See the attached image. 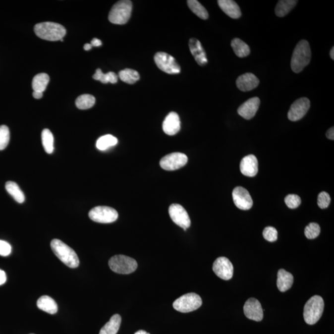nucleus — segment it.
I'll return each instance as SVG.
<instances>
[{
	"label": "nucleus",
	"mask_w": 334,
	"mask_h": 334,
	"mask_svg": "<svg viewBox=\"0 0 334 334\" xmlns=\"http://www.w3.org/2000/svg\"><path fill=\"white\" fill-rule=\"evenodd\" d=\"M311 51L310 44L305 40L298 42L294 50L291 59V68L294 73H299L311 61Z\"/></svg>",
	"instance_id": "f257e3e1"
},
{
	"label": "nucleus",
	"mask_w": 334,
	"mask_h": 334,
	"mask_svg": "<svg viewBox=\"0 0 334 334\" xmlns=\"http://www.w3.org/2000/svg\"><path fill=\"white\" fill-rule=\"evenodd\" d=\"M34 32L39 38L49 41H61L66 34V30L62 25L52 22L36 24Z\"/></svg>",
	"instance_id": "f03ea898"
},
{
	"label": "nucleus",
	"mask_w": 334,
	"mask_h": 334,
	"mask_svg": "<svg viewBox=\"0 0 334 334\" xmlns=\"http://www.w3.org/2000/svg\"><path fill=\"white\" fill-rule=\"evenodd\" d=\"M51 248L57 258L70 268H76L79 265L78 255L73 249L58 239L52 241Z\"/></svg>",
	"instance_id": "7ed1b4c3"
},
{
	"label": "nucleus",
	"mask_w": 334,
	"mask_h": 334,
	"mask_svg": "<svg viewBox=\"0 0 334 334\" xmlns=\"http://www.w3.org/2000/svg\"><path fill=\"white\" fill-rule=\"evenodd\" d=\"M325 302L321 296H312L305 304L304 308V320L309 325H315L323 315Z\"/></svg>",
	"instance_id": "20e7f679"
},
{
	"label": "nucleus",
	"mask_w": 334,
	"mask_h": 334,
	"mask_svg": "<svg viewBox=\"0 0 334 334\" xmlns=\"http://www.w3.org/2000/svg\"><path fill=\"white\" fill-rule=\"evenodd\" d=\"M133 4L129 0H122L112 6L109 15V21L112 24L123 25L130 19Z\"/></svg>",
	"instance_id": "39448f33"
},
{
	"label": "nucleus",
	"mask_w": 334,
	"mask_h": 334,
	"mask_svg": "<svg viewBox=\"0 0 334 334\" xmlns=\"http://www.w3.org/2000/svg\"><path fill=\"white\" fill-rule=\"evenodd\" d=\"M109 265L112 271L119 274L133 273L138 268L135 259L124 255L111 257L109 261Z\"/></svg>",
	"instance_id": "423d86ee"
},
{
	"label": "nucleus",
	"mask_w": 334,
	"mask_h": 334,
	"mask_svg": "<svg viewBox=\"0 0 334 334\" xmlns=\"http://www.w3.org/2000/svg\"><path fill=\"white\" fill-rule=\"evenodd\" d=\"M203 301L198 295L194 293L185 294L174 301L173 306L174 310L179 312L186 313L198 310L200 308Z\"/></svg>",
	"instance_id": "0eeeda50"
},
{
	"label": "nucleus",
	"mask_w": 334,
	"mask_h": 334,
	"mask_svg": "<svg viewBox=\"0 0 334 334\" xmlns=\"http://www.w3.org/2000/svg\"><path fill=\"white\" fill-rule=\"evenodd\" d=\"M89 218L97 223H111L115 222L118 214L115 209L108 206H97L89 213Z\"/></svg>",
	"instance_id": "6e6552de"
},
{
	"label": "nucleus",
	"mask_w": 334,
	"mask_h": 334,
	"mask_svg": "<svg viewBox=\"0 0 334 334\" xmlns=\"http://www.w3.org/2000/svg\"><path fill=\"white\" fill-rule=\"evenodd\" d=\"M156 65L166 73L174 74L180 73L181 68L173 56L165 52H158L154 56Z\"/></svg>",
	"instance_id": "1a4fd4ad"
},
{
	"label": "nucleus",
	"mask_w": 334,
	"mask_h": 334,
	"mask_svg": "<svg viewBox=\"0 0 334 334\" xmlns=\"http://www.w3.org/2000/svg\"><path fill=\"white\" fill-rule=\"evenodd\" d=\"M188 161V157L185 154L174 153L164 157L161 159L160 165L166 170L173 171L185 166Z\"/></svg>",
	"instance_id": "9d476101"
},
{
	"label": "nucleus",
	"mask_w": 334,
	"mask_h": 334,
	"mask_svg": "<svg viewBox=\"0 0 334 334\" xmlns=\"http://www.w3.org/2000/svg\"><path fill=\"white\" fill-rule=\"evenodd\" d=\"M169 215L171 220L177 225L186 230L191 225V220L188 213L179 204H171L169 208Z\"/></svg>",
	"instance_id": "9b49d317"
},
{
	"label": "nucleus",
	"mask_w": 334,
	"mask_h": 334,
	"mask_svg": "<svg viewBox=\"0 0 334 334\" xmlns=\"http://www.w3.org/2000/svg\"><path fill=\"white\" fill-rule=\"evenodd\" d=\"M310 108V101L306 97L296 100L291 105L288 113V118L291 121H296L303 118Z\"/></svg>",
	"instance_id": "f8f14e48"
},
{
	"label": "nucleus",
	"mask_w": 334,
	"mask_h": 334,
	"mask_svg": "<svg viewBox=\"0 0 334 334\" xmlns=\"http://www.w3.org/2000/svg\"><path fill=\"white\" fill-rule=\"evenodd\" d=\"M213 269L219 278L224 280H228L232 278L233 266L231 262L225 257H220L214 262Z\"/></svg>",
	"instance_id": "ddd939ff"
},
{
	"label": "nucleus",
	"mask_w": 334,
	"mask_h": 334,
	"mask_svg": "<svg viewBox=\"0 0 334 334\" xmlns=\"http://www.w3.org/2000/svg\"><path fill=\"white\" fill-rule=\"evenodd\" d=\"M232 196L235 206L241 210L247 211L253 207V199L248 190L243 187H236L232 192Z\"/></svg>",
	"instance_id": "4468645a"
},
{
	"label": "nucleus",
	"mask_w": 334,
	"mask_h": 334,
	"mask_svg": "<svg viewBox=\"0 0 334 334\" xmlns=\"http://www.w3.org/2000/svg\"><path fill=\"white\" fill-rule=\"evenodd\" d=\"M244 313L246 317L251 320L259 322L263 319V310L260 302L255 298H251L246 301L244 306Z\"/></svg>",
	"instance_id": "2eb2a0df"
},
{
	"label": "nucleus",
	"mask_w": 334,
	"mask_h": 334,
	"mask_svg": "<svg viewBox=\"0 0 334 334\" xmlns=\"http://www.w3.org/2000/svg\"><path fill=\"white\" fill-rule=\"evenodd\" d=\"M260 99L258 97H253L243 103L238 109V113L246 119L253 118L260 106Z\"/></svg>",
	"instance_id": "dca6fc26"
},
{
	"label": "nucleus",
	"mask_w": 334,
	"mask_h": 334,
	"mask_svg": "<svg viewBox=\"0 0 334 334\" xmlns=\"http://www.w3.org/2000/svg\"><path fill=\"white\" fill-rule=\"evenodd\" d=\"M163 128L164 133L169 136L175 135L181 128L180 119L175 112H170L166 116L163 122Z\"/></svg>",
	"instance_id": "f3484780"
},
{
	"label": "nucleus",
	"mask_w": 334,
	"mask_h": 334,
	"mask_svg": "<svg viewBox=\"0 0 334 334\" xmlns=\"http://www.w3.org/2000/svg\"><path fill=\"white\" fill-rule=\"evenodd\" d=\"M189 47L192 56H194L197 63L201 66L208 64V60L205 51L203 49L201 42L198 39L191 38L189 41Z\"/></svg>",
	"instance_id": "a211bd4d"
},
{
	"label": "nucleus",
	"mask_w": 334,
	"mask_h": 334,
	"mask_svg": "<svg viewBox=\"0 0 334 334\" xmlns=\"http://www.w3.org/2000/svg\"><path fill=\"white\" fill-rule=\"evenodd\" d=\"M236 83V86L241 91L248 92L258 86L259 80L254 74L247 73L239 76Z\"/></svg>",
	"instance_id": "6ab92c4d"
},
{
	"label": "nucleus",
	"mask_w": 334,
	"mask_h": 334,
	"mask_svg": "<svg viewBox=\"0 0 334 334\" xmlns=\"http://www.w3.org/2000/svg\"><path fill=\"white\" fill-rule=\"evenodd\" d=\"M240 171L245 176H255L258 172V161L256 157L254 155L245 157L241 161Z\"/></svg>",
	"instance_id": "aec40b11"
},
{
	"label": "nucleus",
	"mask_w": 334,
	"mask_h": 334,
	"mask_svg": "<svg viewBox=\"0 0 334 334\" xmlns=\"http://www.w3.org/2000/svg\"><path fill=\"white\" fill-rule=\"evenodd\" d=\"M219 7L226 15L232 19H238L241 16V11L237 3L233 0H219Z\"/></svg>",
	"instance_id": "412c9836"
},
{
	"label": "nucleus",
	"mask_w": 334,
	"mask_h": 334,
	"mask_svg": "<svg viewBox=\"0 0 334 334\" xmlns=\"http://www.w3.org/2000/svg\"><path fill=\"white\" fill-rule=\"evenodd\" d=\"M293 276L288 272L281 269L278 272L277 285L281 292H285L292 286Z\"/></svg>",
	"instance_id": "4be33fe9"
},
{
	"label": "nucleus",
	"mask_w": 334,
	"mask_h": 334,
	"mask_svg": "<svg viewBox=\"0 0 334 334\" xmlns=\"http://www.w3.org/2000/svg\"><path fill=\"white\" fill-rule=\"evenodd\" d=\"M37 305L40 310L51 315H54L58 311V305L56 301L49 296H42L37 301Z\"/></svg>",
	"instance_id": "5701e85b"
},
{
	"label": "nucleus",
	"mask_w": 334,
	"mask_h": 334,
	"mask_svg": "<svg viewBox=\"0 0 334 334\" xmlns=\"http://www.w3.org/2000/svg\"><path fill=\"white\" fill-rule=\"evenodd\" d=\"M121 323V318L119 315L111 316L108 323L101 329L99 334H116L118 333Z\"/></svg>",
	"instance_id": "b1692460"
},
{
	"label": "nucleus",
	"mask_w": 334,
	"mask_h": 334,
	"mask_svg": "<svg viewBox=\"0 0 334 334\" xmlns=\"http://www.w3.org/2000/svg\"><path fill=\"white\" fill-rule=\"evenodd\" d=\"M231 46L239 58H245L250 54V47L240 39H233L231 41Z\"/></svg>",
	"instance_id": "393cba45"
},
{
	"label": "nucleus",
	"mask_w": 334,
	"mask_h": 334,
	"mask_svg": "<svg viewBox=\"0 0 334 334\" xmlns=\"http://www.w3.org/2000/svg\"><path fill=\"white\" fill-rule=\"evenodd\" d=\"M296 0H280L276 7V14L278 17H282L288 14L297 4Z\"/></svg>",
	"instance_id": "a878e982"
},
{
	"label": "nucleus",
	"mask_w": 334,
	"mask_h": 334,
	"mask_svg": "<svg viewBox=\"0 0 334 334\" xmlns=\"http://www.w3.org/2000/svg\"><path fill=\"white\" fill-rule=\"evenodd\" d=\"M7 193L11 195L14 200L18 203H23L25 201V196L23 192L19 188L18 184L14 181L6 182L5 185Z\"/></svg>",
	"instance_id": "bb28decb"
},
{
	"label": "nucleus",
	"mask_w": 334,
	"mask_h": 334,
	"mask_svg": "<svg viewBox=\"0 0 334 334\" xmlns=\"http://www.w3.org/2000/svg\"><path fill=\"white\" fill-rule=\"evenodd\" d=\"M49 81L50 78L48 74L46 73L37 74L32 80V89H33L34 91L43 92L46 91Z\"/></svg>",
	"instance_id": "cd10ccee"
},
{
	"label": "nucleus",
	"mask_w": 334,
	"mask_h": 334,
	"mask_svg": "<svg viewBox=\"0 0 334 334\" xmlns=\"http://www.w3.org/2000/svg\"><path fill=\"white\" fill-rule=\"evenodd\" d=\"M118 144V139L111 134L101 136L97 141L96 147L100 151H104L116 146Z\"/></svg>",
	"instance_id": "c85d7f7f"
},
{
	"label": "nucleus",
	"mask_w": 334,
	"mask_h": 334,
	"mask_svg": "<svg viewBox=\"0 0 334 334\" xmlns=\"http://www.w3.org/2000/svg\"><path fill=\"white\" fill-rule=\"evenodd\" d=\"M119 78L124 83L133 84L140 79V76L138 71L132 69H124L119 72Z\"/></svg>",
	"instance_id": "c756f323"
},
{
	"label": "nucleus",
	"mask_w": 334,
	"mask_h": 334,
	"mask_svg": "<svg viewBox=\"0 0 334 334\" xmlns=\"http://www.w3.org/2000/svg\"><path fill=\"white\" fill-rule=\"evenodd\" d=\"M187 4L188 5L193 13L195 14L199 18L206 20L209 17V14L205 7L202 5L200 2L197 0H188L187 1Z\"/></svg>",
	"instance_id": "7c9ffc66"
},
{
	"label": "nucleus",
	"mask_w": 334,
	"mask_h": 334,
	"mask_svg": "<svg viewBox=\"0 0 334 334\" xmlns=\"http://www.w3.org/2000/svg\"><path fill=\"white\" fill-rule=\"evenodd\" d=\"M118 76L114 72H109L108 73L104 74L101 69H97L96 73L94 74L93 79L95 80L101 81L102 83L116 84L118 82Z\"/></svg>",
	"instance_id": "2f4dec72"
},
{
	"label": "nucleus",
	"mask_w": 334,
	"mask_h": 334,
	"mask_svg": "<svg viewBox=\"0 0 334 334\" xmlns=\"http://www.w3.org/2000/svg\"><path fill=\"white\" fill-rule=\"evenodd\" d=\"M42 141L45 151L47 154L53 153L54 150V138L53 134L49 129H44L42 133Z\"/></svg>",
	"instance_id": "473e14b6"
},
{
	"label": "nucleus",
	"mask_w": 334,
	"mask_h": 334,
	"mask_svg": "<svg viewBox=\"0 0 334 334\" xmlns=\"http://www.w3.org/2000/svg\"><path fill=\"white\" fill-rule=\"evenodd\" d=\"M96 103V99L89 94L81 95L76 100V106L79 109L87 110L92 108Z\"/></svg>",
	"instance_id": "72a5a7b5"
},
{
	"label": "nucleus",
	"mask_w": 334,
	"mask_h": 334,
	"mask_svg": "<svg viewBox=\"0 0 334 334\" xmlns=\"http://www.w3.org/2000/svg\"><path fill=\"white\" fill-rule=\"evenodd\" d=\"M10 133L8 127L6 125L0 126V151L4 150L8 145Z\"/></svg>",
	"instance_id": "f704fd0d"
},
{
	"label": "nucleus",
	"mask_w": 334,
	"mask_h": 334,
	"mask_svg": "<svg viewBox=\"0 0 334 334\" xmlns=\"http://www.w3.org/2000/svg\"><path fill=\"white\" fill-rule=\"evenodd\" d=\"M320 226L316 223H310L306 226L305 230L306 237L310 240L317 238L320 235Z\"/></svg>",
	"instance_id": "c9c22d12"
},
{
	"label": "nucleus",
	"mask_w": 334,
	"mask_h": 334,
	"mask_svg": "<svg viewBox=\"0 0 334 334\" xmlns=\"http://www.w3.org/2000/svg\"><path fill=\"white\" fill-rule=\"evenodd\" d=\"M263 235L264 238L269 242H274L278 238V230L273 226H268L264 228Z\"/></svg>",
	"instance_id": "e433bc0d"
},
{
	"label": "nucleus",
	"mask_w": 334,
	"mask_h": 334,
	"mask_svg": "<svg viewBox=\"0 0 334 334\" xmlns=\"http://www.w3.org/2000/svg\"><path fill=\"white\" fill-rule=\"evenodd\" d=\"M285 203L288 208L290 209H296L300 206L301 203V200L300 197L296 194H289L285 198Z\"/></svg>",
	"instance_id": "4c0bfd02"
},
{
	"label": "nucleus",
	"mask_w": 334,
	"mask_h": 334,
	"mask_svg": "<svg viewBox=\"0 0 334 334\" xmlns=\"http://www.w3.org/2000/svg\"><path fill=\"white\" fill-rule=\"evenodd\" d=\"M331 197L326 192L323 191L319 194L318 198V206L321 209L328 208L331 203Z\"/></svg>",
	"instance_id": "58836bf2"
},
{
	"label": "nucleus",
	"mask_w": 334,
	"mask_h": 334,
	"mask_svg": "<svg viewBox=\"0 0 334 334\" xmlns=\"http://www.w3.org/2000/svg\"><path fill=\"white\" fill-rule=\"evenodd\" d=\"M11 253V246L6 241L0 240V256H7Z\"/></svg>",
	"instance_id": "ea45409f"
},
{
	"label": "nucleus",
	"mask_w": 334,
	"mask_h": 334,
	"mask_svg": "<svg viewBox=\"0 0 334 334\" xmlns=\"http://www.w3.org/2000/svg\"><path fill=\"white\" fill-rule=\"evenodd\" d=\"M6 275L3 271L0 269V285H2L6 281Z\"/></svg>",
	"instance_id": "a19ab883"
},
{
	"label": "nucleus",
	"mask_w": 334,
	"mask_h": 334,
	"mask_svg": "<svg viewBox=\"0 0 334 334\" xmlns=\"http://www.w3.org/2000/svg\"><path fill=\"white\" fill-rule=\"evenodd\" d=\"M326 137L329 139H331V140H334V127H332V128H331L328 129V131H327V133H326Z\"/></svg>",
	"instance_id": "79ce46f5"
},
{
	"label": "nucleus",
	"mask_w": 334,
	"mask_h": 334,
	"mask_svg": "<svg viewBox=\"0 0 334 334\" xmlns=\"http://www.w3.org/2000/svg\"><path fill=\"white\" fill-rule=\"evenodd\" d=\"M91 44L92 47H100L102 46V42L101 40L94 38L92 39Z\"/></svg>",
	"instance_id": "37998d69"
},
{
	"label": "nucleus",
	"mask_w": 334,
	"mask_h": 334,
	"mask_svg": "<svg viewBox=\"0 0 334 334\" xmlns=\"http://www.w3.org/2000/svg\"><path fill=\"white\" fill-rule=\"evenodd\" d=\"M32 95H33V97L35 99H40L42 98V96H43V92L34 91Z\"/></svg>",
	"instance_id": "c03bdc74"
},
{
	"label": "nucleus",
	"mask_w": 334,
	"mask_h": 334,
	"mask_svg": "<svg viewBox=\"0 0 334 334\" xmlns=\"http://www.w3.org/2000/svg\"><path fill=\"white\" fill-rule=\"evenodd\" d=\"M92 46L91 44H86L84 45V49L86 51H89L92 49Z\"/></svg>",
	"instance_id": "a18cd8bd"
},
{
	"label": "nucleus",
	"mask_w": 334,
	"mask_h": 334,
	"mask_svg": "<svg viewBox=\"0 0 334 334\" xmlns=\"http://www.w3.org/2000/svg\"><path fill=\"white\" fill-rule=\"evenodd\" d=\"M330 56L331 59H334V47H333L332 49H331V52H330Z\"/></svg>",
	"instance_id": "49530a36"
},
{
	"label": "nucleus",
	"mask_w": 334,
	"mask_h": 334,
	"mask_svg": "<svg viewBox=\"0 0 334 334\" xmlns=\"http://www.w3.org/2000/svg\"><path fill=\"white\" fill-rule=\"evenodd\" d=\"M134 334H150L147 333L146 331H145L141 330L138 331V332H136Z\"/></svg>",
	"instance_id": "de8ad7c7"
}]
</instances>
